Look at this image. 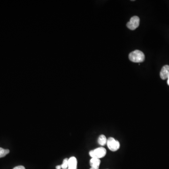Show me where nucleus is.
<instances>
[{"mask_svg": "<svg viewBox=\"0 0 169 169\" xmlns=\"http://www.w3.org/2000/svg\"><path fill=\"white\" fill-rule=\"evenodd\" d=\"M145 56L142 51L135 50L130 53L129 59L133 63H141L145 60Z\"/></svg>", "mask_w": 169, "mask_h": 169, "instance_id": "f257e3e1", "label": "nucleus"}, {"mask_svg": "<svg viewBox=\"0 0 169 169\" xmlns=\"http://www.w3.org/2000/svg\"><path fill=\"white\" fill-rule=\"evenodd\" d=\"M107 151L103 147L96 148L95 149L92 150L89 152V155L92 158H96L100 159L103 158L106 155Z\"/></svg>", "mask_w": 169, "mask_h": 169, "instance_id": "f03ea898", "label": "nucleus"}, {"mask_svg": "<svg viewBox=\"0 0 169 169\" xmlns=\"http://www.w3.org/2000/svg\"><path fill=\"white\" fill-rule=\"evenodd\" d=\"M107 145L109 149L113 152L119 149L120 146L119 141H116L113 137H110L107 139Z\"/></svg>", "mask_w": 169, "mask_h": 169, "instance_id": "7ed1b4c3", "label": "nucleus"}, {"mask_svg": "<svg viewBox=\"0 0 169 169\" xmlns=\"http://www.w3.org/2000/svg\"><path fill=\"white\" fill-rule=\"evenodd\" d=\"M140 25V19L137 16H133L131 18L130 21L127 23V27L131 30L136 29Z\"/></svg>", "mask_w": 169, "mask_h": 169, "instance_id": "20e7f679", "label": "nucleus"}, {"mask_svg": "<svg viewBox=\"0 0 169 169\" xmlns=\"http://www.w3.org/2000/svg\"><path fill=\"white\" fill-rule=\"evenodd\" d=\"M160 77L163 80L168 79L169 76V65L164 66L160 71Z\"/></svg>", "mask_w": 169, "mask_h": 169, "instance_id": "39448f33", "label": "nucleus"}, {"mask_svg": "<svg viewBox=\"0 0 169 169\" xmlns=\"http://www.w3.org/2000/svg\"><path fill=\"white\" fill-rule=\"evenodd\" d=\"M68 169H77V160L76 157L72 156L69 159Z\"/></svg>", "mask_w": 169, "mask_h": 169, "instance_id": "423d86ee", "label": "nucleus"}, {"mask_svg": "<svg viewBox=\"0 0 169 169\" xmlns=\"http://www.w3.org/2000/svg\"><path fill=\"white\" fill-rule=\"evenodd\" d=\"M100 164H101V160L98 158H92L90 160V165L91 167L99 168Z\"/></svg>", "mask_w": 169, "mask_h": 169, "instance_id": "0eeeda50", "label": "nucleus"}, {"mask_svg": "<svg viewBox=\"0 0 169 169\" xmlns=\"http://www.w3.org/2000/svg\"><path fill=\"white\" fill-rule=\"evenodd\" d=\"M107 139L104 135L102 134L98 138V143H99V145H101V146H104L105 144H107Z\"/></svg>", "mask_w": 169, "mask_h": 169, "instance_id": "6e6552de", "label": "nucleus"}, {"mask_svg": "<svg viewBox=\"0 0 169 169\" xmlns=\"http://www.w3.org/2000/svg\"><path fill=\"white\" fill-rule=\"evenodd\" d=\"M9 153V150L8 149H5L0 148V158L4 157L5 156L8 154Z\"/></svg>", "mask_w": 169, "mask_h": 169, "instance_id": "1a4fd4ad", "label": "nucleus"}, {"mask_svg": "<svg viewBox=\"0 0 169 169\" xmlns=\"http://www.w3.org/2000/svg\"><path fill=\"white\" fill-rule=\"evenodd\" d=\"M68 160L69 159H68V158H65L63 160V164L61 165L62 169H68Z\"/></svg>", "mask_w": 169, "mask_h": 169, "instance_id": "9d476101", "label": "nucleus"}, {"mask_svg": "<svg viewBox=\"0 0 169 169\" xmlns=\"http://www.w3.org/2000/svg\"><path fill=\"white\" fill-rule=\"evenodd\" d=\"M13 169H25V168L23 166H20L15 167Z\"/></svg>", "mask_w": 169, "mask_h": 169, "instance_id": "9b49d317", "label": "nucleus"}, {"mask_svg": "<svg viewBox=\"0 0 169 169\" xmlns=\"http://www.w3.org/2000/svg\"><path fill=\"white\" fill-rule=\"evenodd\" d=\"M56 169H61V168H61V166H56Z\"/></svg>", "mask_w": 169, "mask_h": 169, "instance_id": "f8f14e48", "label": "nucleus"}, {"mask_svg": "<svg viewBox=\"0 0 169 169\" xmlns=\"http://www.w3.org/2000/svg\"><path fill=\"white\" fill-rule=\"evenodd\" d=\"M98 168H93V167H91L90 169H99Z\"/></svg>", "mask_w": 169, "mask_h": 169, "instance_id": "ddd939ff", "label": "nucleus"}, {"mask_svg": "<svg viewBox=\"0 0 169 169\" xmlns=\"http://www.w3.org/2000/svg\"><path fill=\"white\" fill-rule=\"evenodd\" d=\"M168 80H167V84H168V85H169V76L168 77Z\"/></svg>", "mask_w": 169, "mask_h": 169, "instance_id": "4468645a", "label": "nucleus"}, {"mask_svg": "<svg viewBox=\"0 0 169 169\" xmlns=\"http://www.w3.org/2000/svg\"></svg>", "mask_w": 169, "mask_h": 169, "instance_id": "2eb2a0df", "label": "nucleus"}]
</instances>
